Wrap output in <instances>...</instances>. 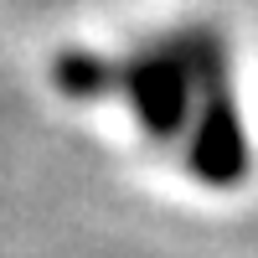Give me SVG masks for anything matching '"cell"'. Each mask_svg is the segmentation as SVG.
<instances>
[{"instance_id":"6da1fadb","label":"cell","mask_w":258,"mask_h":258,"mask_svg":"<svg viewBox=\"0 0 258 258\" xmlns=\"http://www.w3.org/2000/svg\"><path fill=\"white\" fill-rule=\"evenodd\" d=\"M119 88L129 93L140 124L155 140H170V135L186 129L197 83H191V73H186V57L176 47V36H165V41H155V47H145L140 57H129L119 68Z\"/></svg>"},{"instance_id":"7a4b0ae2","label":"cell","mask_w":258,"mask_h":258,"mask_svg":"<svg viewBox=\"0 0 258 258\" xmlns=\"http://www.w3.org/2000/svg\"><path fill=\"white\" fill-rule=\"evenodd\" d=\"M202 109L191 119V150L186 165L202 186H238L248 176V135H243V114L238 98H232V83H217V88L197 93Z\"/></svg>"},{"instance_id":"3957f363","label":"cell","mask_w":258,"mask_h":258,"mask_svg":"<svg viewBox=\"0 0 258 258\" xmlns=\"http://www.w3.org/2000/svg\"><path fill=\"white\" fill-rule=\"evenodd\" d=\"M52 78H57V88L68 98H93V93H109L119 83V68L103 62V57H93V52H62Z\"/></svg>"}]
</instances>
